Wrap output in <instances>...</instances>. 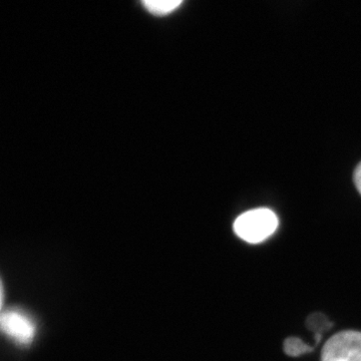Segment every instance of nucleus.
Returning <instances> with one entry per match:
<instances>
[{
  "label": "nucleus",
  "mask_w": 361,
  "mask_h": 361,
  "mask_svg": "<svg viewBox=\"0 0 361 361\" xmlns=\"http://www.w3.org/2000/svg\"><path fill=\"white\" fill-rule=\"evenodd\" d=\"M277 227L276 214L267 208L247 211L234 222V231L237 236L251 244L265 241L276 231Z\"/></svg>",
  "instance_id": "nucleus-1"
},
{
  "label": "nucleus",
  "mask_w": 361,
  "mask_h": 361,
  "mask_svg": "<svg viewBox=\"0 0 361 361\" xmlns=\"http://www.w3.org/2000/svg\"><path fill=\"white\" fill-rule=\"evenodd\" d=\"M322 360L361 361V332L342 331L323 346Z\"/></svg>",
  "instance_id": "nucleus-2"
},
{
  "label": "nucleus",
  "mask_w": 361,
  "mask_h": 361,
  "mask_svg": "<svg viewBox=\"0 0 361 361\" xmlns=\"http://www.w3.org/2000/svg\"><path fill=\"white\" fill-rule=\"evenodd\" d=\"M1 329L7 336L20 344H30L37 332L32 318L18 310H8L2 313Z\"/></svg>",
  "instance_id": "nucleus-3"
},
{
  "label": "nucleus",
  "mask_w": 361,
  "mask_h": 361,
  "mask_svg": "<svg viewBox=\"0 0 361 361\" xmlns=\"http://www.w3.org/2000/svg\"><path fill=\"white\" fill-rule=\"evenodd\" d=\"M149 13L157 16H168L179 8L184 0H141Z\"/></svg>",
  "instance_id": "nucleus-4"
},
{
  "label": "nucleus",
  "mask_w": 361,
  "mask_h": 361,
  "mask_svg": "<svg viewBox=\"0 0 361 361\" xmlns=\"http://www.w3.org/2000/svg\"><path fill=\"white\" fill-rule=\"evenodd\" d=\"M284 351L287 355L296 357V356L304 355V353H311L313 351V348L308 344L304 343L300 338L289 337L284 342Z\"/></svg>",
  "instance_id": "nucleus-5"
},
{
  "label": "nucleus",
  "mask_w": 361,
  "mask_h": 361,
  "mask_svg": "<svg viewBox=\"0 0 361 361\" xmlns=\"http://www.w3.org/2000/svg\"><path fill=\"white\" fill-rule=\"evenodd\" d=\"M320 324L326 329L331 326V323L322 314H313L308 318V327H310V330H315L316 334H322V329H320L319 326Z\"/></svg>",
  "instance_id": "nucleus-6"
},
{
  "label": "nucleus",
  "mask_w": 361,
  "mask_h": 361,
  "mask_svg": "<svg viewBox=\"0 0 361 361\" xmlns=\"http://www.w3.org/2000/svg\"><path fill=\"white\" fill-rule=\"evenodd\" d=\"M355 182L356 185V188H357L358 191L361 194V163L356 168L355 173Z\"/></svg>",
  "instance_id": "nucleus-7"
},
{
  "label": "nucleus",
  "mask_w": 361,
  "mask_h": 361,
  "mask_svg": "<svg viewBox=\"0 0 361 361\" xmlns=\"http://www.w3.org/2000/svg\"><path fill=\"white\" fill-rule=\"evenodd\" d=\"M322 361H338V360H322Z\"/></svg>",
  "instance_id": "nucleus-8"
}]
</instances>
